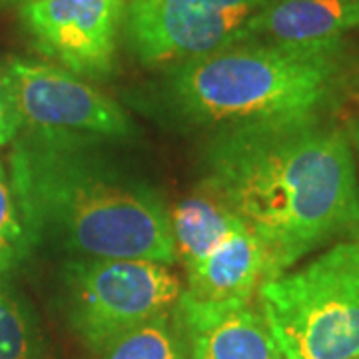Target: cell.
<instances>
[{
	"label": "cell",
	"mask_w": 359,
	"mask_h": 359,
	"mask_svg": "<svg viewBox=\"0 0 359 359\" xmlns=\"http://www.w3.org/2000/svg\"><path fill=\"white\" fill-rule=\"evenodd\" d=\"M11 188L30 248L176 264L166 204L104 156L94 136L26 128L11 152Z\"/></svg>",
	"instance_id": "2"
},
{
	"label": "cell",
	"mask_w": 359,
	"mask_h": 359,
	"mask_svg": "<svg viewBox=\"0 0 359 359\" xmlns=\"http://www.w3.org/2000/svg\"><path fill=\"white\" fill-rule=\"evenodd\" d=\"M96 359H188L186 341L178 323L170 316H158L94 353Z\"/></svg>",
	"instance_id": "13"
},
{
	"label": "cell",
	"mask_w": 359,
	"mask_h": 359,
	"mask_svg": "<svg viewBox=\"0 0 359 359\" xmlns=\"http://www.w3.org/2000/svg\"><path fill=\"white\" fill-rule=\"evenodd\" d=\"M176 311H224L248 306L266 280V256L254 233L242 228L202 264L186 271Z\"/></svg>",
	"instance_id": "9"
},
{
	"label": "cell",
	"mask_w": 359,
	"mask_h": 359,
	"mask_svg": "<svg viewBox=\"0 0 359 359\" xmlns=\"http://www.w3.org/2000/svg\"><path fill=\"white\" fill-rule=\"evenodd\" d=\"M16 132H18V122L11 112L8 104L4 100V94L0 90V146L13 140Z\"/></svg>",
	"instance_id": "16"
},
{
	"label": "cell",
	"mask_w": 359,
	"mask_h": 359,
	"mask_svg": "<svg viewBox=\"0 0 359 359\" xmlns=\"http://www.w3.org/2000/svg\"><path fill=\"white\" fill-rule=\"evenodd\" d=\"M30 2H34V0H0V4H20V6L30 4Z\"/></svg>",
	"instance_id": "18"
},
{
	"label": "cell",
	"mask_w": 359,
	"mask_h": 359,
	"mask_svg": "<svg viewBox=\"0 0 359 359\" xmlns=\"http://www.w3.org/2000/svg\"><path fill=\"white\" fill-rule=\"evenodd\" d=\"M30 250L14 202L13 188L0 166V276L16 266Z\"/></svg>",
	"instance_id": "15"
},
{
	"label": "cell",
	"mask_w": 359,
	"mask_h": 359,
	"mask_svg": "<svg viewBox=\"0 0 359 359\" xmlns=\"http://www.w3.org/2000/svg\"><path fill=\"white\" fill-rule=\"evenodd\" d=\"M0 278H2V276H0Z\"/></svg>",
	"instance_id": "19"
},
{
	"label": "cell",
	"mask_w": 359,
	"mask_h": 359,
	"mask_svg": "<svg viewBox=\"0 0 359 359\" xmlns=\"http://www.w3.org/2000/svg\"><path fill=\"white\" fill-rule=\"evenodd\" d=\"M353 65L344 39L304 46L248 40L176 66L168 94L184 118L218 130L325 116L346 94Z\"/></svg>",
	"instance_id": "3"
},
{
	"label": "cell",
	"mask_w": 359,
	"mask_h": 359,
	"mask_svg": "<svg viewBox=\"0 0 359 359\" xmlns=\"http://www.w3.org/2000/svg\"><path fill=\"white\" fill-rule=\"evenodd\" d=\"M180 294L178 276L152 259L78 257L62 268L66 323L90 353L168 313Z\"/></svg>",
	"instance_id": "5"
},
{
	"label": "cell",
	"mask_w": 359,
	"mask_h": 359,
	"mask_svg": "<svg viewBox=\"0 0 359 359\" xmlns=\"http://www.w3.org/2000/svg\"><path fill=\"white\" fill-rule=\"evenodd\" d=\"M188 359H283L268 323L256 308L176 311Z\"/></svg>",
	"instance_id": "10"
},
{
	"label": "cell",
	"mask_w": 359,
	"mask_h": 359,
	"mask_svg": "<svg viewBox=\"0 0 359 359\" xmlns=\"http://www.w3.org/2000/svg\"><path fill=\"white\" fill-rule=\"evenodd\" d=\"M204 168L205 186L262 245L266 280L335 238L359 240L351 140L325 116L219 128Z\"/></svg>",
	"instance_id": "1"
},
{
	"label": "cell",
	"mask_w": 359,
	"mask_h": 359,
	"mask_svg": "<svg viewBox=\"0 0 359 359\" xmlns=\"http://www.w3.org/2000/svg\"><path fill=\"white\" fill-rule=\"evenodd\" d=\"M266 0H132L126 34L148 66H180L245 40Z\"/></svg>",
	"instance_id": "6"
},
{
	"label": "cell",
	"mask_w": 359,
	"mask_h": 359,
	"mask_svg": "<svg viewBox=\"0 0 359 359\" xmlns=\"http://www.w3.org/2000/svg\"><path fill=\"white\" fill-rule=\"evenodd\" d=\"M0 359H50L36 321L0 278Z\"/></svg>",
	"instance_id": "14"
},
{
	"label": "cell",
	"mask_w": 359,
	"mask_h": 359,
	"mask_svg": "<svg viewBox=\"0 0 359 359\" xmlns=\"http://www.w3.org/2000/svg\"><path fill=\"white\" fill-rule=\"evenodd\" d=\"M349 140H351V146L355 148V152L359 156V120H355L351 126H349Z\"/></svg>",
	"instance_id": "17"
},
{
	"label": "cell",
	"mask_w": 359,
	"mask_h": 359,
	"mask_svg": "<svg viewBox=\"0 0 359 359\" xmlns=\"http://www.w3.org/2000/svg\"><path fill=\"white\" fill-rule=\"evenodd\" d=\"M359 28V0H266L245 40L269 44H325Z\"/></svg>",
	"instance_id": "11"
},
{
	"label": "cell",
	"mask_w": 359,
	"mask_h": 359,
	"mask_svg": "<svg viewBox=\"0 0 359 359\" xmlns=\"http://www.w3.org/2000/svg\"><path fill=\"white\" fill-rule=\"evenodd\" d=\"M0 90L18 128L60 130L94 138H122L132 132L118 104L65 68L28 60H11Z\"/></svg>",
	"instance_id": "7"
},
{
	"label": "cell",
	"mask_w": 359,
	"mask_h": 359,
	"mask_svg": "<svg viewBox=\"0 0 359 359\" xmlns=\"http://www.w3.org/2000/svg\"><path fill=\"white\" fill-rule=\"evenodd\" d=\"M245 228L236 212L202 182V188L170 210V230L176 262L196 268L236 231Z\"/></svg>",
	"instance_id": "12"
},
{
	"label": "cell",
	"mask_w": 359,
	"mask_h": 359,
	"mask_svg": "<svg viewBox=\"0 0 359 359\" xmlns=\"http://www.w3.org/2000/svg\"><path fill=\"white\" fill-rule=\"evenodd\" d=\"M257 297L283 359H359V240L262 282Z\"/></svg>",
	"instance_id": "4"
},
{
	"label": "cell",
	"mask_w": 359,
	"mask_h": 359,
	"mask_svg": "<svg viewBox=\"0 0 359 359\" xmlns=\"http://www.w3.org/2000/svg\"><path fill=\"white\" fill-rule=\"evenodd\" d=\"M124 0H34L20 16L36 48L76 76L104 80L114 70Z\"/></svg>",
	"instance_id": "8"
}]
</instances>
